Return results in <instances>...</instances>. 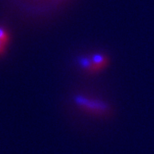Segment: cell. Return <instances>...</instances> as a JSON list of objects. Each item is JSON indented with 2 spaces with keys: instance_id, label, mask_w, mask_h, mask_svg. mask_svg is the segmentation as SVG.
<instances>
[{
  "instance_id": "2",
  "label": "cell",
  "mask_w": 154,
  "mask_h": 154,
  "mask_svg": "<svg viewBox=\"0 0 154 154\" xmlns=\"http://www.w3.org/2000/svg\"><path fill=\"white\" fill-rule=\"evenodd\" d=\"M7 41H8V35L6 34V32H4L3 30L0 29V52H1L3 50V48L5 47Z\"/></svg>"
},
{
  "instance_id": "3",
  "label": "cell",
  "mask_w": 154,
  "mask_h": 154,
  "mask_svg": "<svg viewBox=\"0 0 154 154\" xmlns=\"http://www.w3.org/2000/svg\"><path fill=\"white\" fill-rule=\"evenodd\" d=\"M41 1H53V0H41Z\"/></svg>"
},
{
  "instance_id": "1",
  "label": "cell",
  "mask_w": 154,
  "mask_h": 154,
  "mask_svg": "<svg viewBox=\"0 0 154 154\" xmlns=\"http://www.w3.org/2000/svg\"><path fill=\"white\" fill-rule=\"evenodd\" d=\"M77 102L80 105L86 107V108H89L91 110H97V111H101V110L105 109V105L102 103H99L98 101H93V100H89L86 99V98L80 97L77 99Z\"/></svg>"
}]
</instances>
